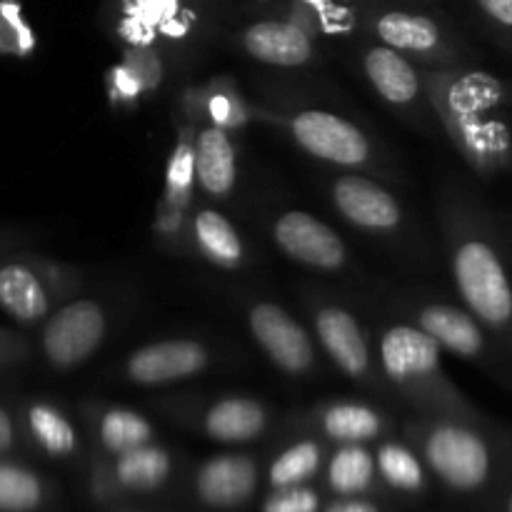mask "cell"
Wrapping results in <instances>:
<instances>
[{
	"label": "cell",
	"mask_w": 512,
	"mask_h": 512,
	"mask_svg": "<svg viewBox=\"0 0 512 512\" xmlns=\"http://www.w3.org/2000/svg\"><path fill=\"white\" fill-rule=\"evenodd\" d=\"M418 325L438 340L440 348L460 358H480L485 353V335L473 313L455 305L435 303L418 313Z\"/></svg>",
	"instance_id": "obj_14"
},
{
	"label": "cell",
	"mask_w": 512,
	"mask_h": 512,
	"mask_svg": "<svg viewBox=\"0 0 512 512\" xmlns=\"http://www.w3.org/2000/svg\"><path fill=\"white\" fill-rule=\"evenodd\" d=\"M495 83L488 78H465L448 88V105H445V118L455 140H460L470 155L490 158L498 150V143L490 133L493 125L485 123V110L495 103Z\"/></svg>",
	"instance_id": "obj_7"
},
{
	"label": "cell",
	"mask_w": 512,
	"mask_h": 512,
	"mask_svg": "<svg viewBox=\"0 0 512 512\" xmlns=\"http://www.w3.org/2000/svg\"><path fill=\"white\" fill-rule=\"evenodd\" d=\"M375 478V460L360 443H348L333 455L328 468V483L338 495H358L370 488Z\"/></svg>",
	"instance_id": "obj_23"
},
{
	"label": "cell",
	"mask_w": 512,
	"mask_h": 512,
	"mask_svg": "<svg viewBox=\"0 0 512 512\" xmlns=\"http://www.w3.org/2000/svg\"><path fill=\"white\" fill-rule=\"evenodd\" d=\"M210 115H213L215 125L225 130L238 125L240 108L233 98H228V95H213V98H210Z\"/></svg>",
	"instance_id": "obj_33"
},
{
	"label": "cell",
	"mask_w": 512,
	"mask_h": 512,
	"mask_svg": "<svg viewBox=\"0 0 512 512\" xmlns=\"http://www.w3.org/2000/svg\"><path fill=\"white\" fill-rule=\"evenodd\" d=\"M33 50V35L20 20L18 5L0 3V53L28 55Z\"/></svg>",
	"instance_id": "obj_31"
},
{
	"label": "cell",
	"mask_w": 512,
	"mask_h": 512,
	"mask_svg": "<svg viewBox=\"0 0 512 512\" xmlns=\"http://www.w3.org/2000/svg\"><path fill=\"white\" fill-rule=\"evenodd\" d=\"M160 75H163V68H160L158 55L138 48L125 55L123 65L115 70V85H118V93L133 98L145 90H153L160 83Z\"/></svg>",
	"instance_id": "obj_29"
},
{
	"label": "cell",
	"mask_w": 512,
	"mask_h": 512,
	"mask_svg": "<svg viewBox=\"0 0 512 512\" xmlns=\"http://www.w3.org/2000/svg\"><path fill=\"white\" fill-rule=\"evenodd\" d=\"M508 512H512V495H510V500H508Z\"/></svg>",
	"instance_id": "obj_37"
},
{
	"label": "cell",
	"mask_w": 512,
	"mask_h": 512,
	"mask_svg": "<svg viewBox=\"0 0 512 512\" xmlns=\"http://www.w3.org/2000/svg\"><path fill=\"white\" fill-rule=\"evenodd\" d=\"M250 58L278 68H298L313 58V40L300 25L288 20H258L243 33Z\"/></svg>",
	"instance_id": "obj_13"
},
{
	"label": "cell",
	"mask_w": 512,
	"mask_h": 512,
	"mask_svg": "<svg viewBox=\"0 0 512 512\" xmlns=\"http://www.w3.org/2000/svg\"><path fill=\"white\" fill-rule=\"evenodd\" d=\"M315 333L335 365L350 378H365L370 370V350L355 315L348 310L323 308L315 315Z\"/></svg>",
	"instance_id": "obj_12"
},
{
	"label": "cell",
	"mask_w": 512,
	"mask_h": 512,
	"mask_svg": "<svg viewBox=\"0 0 512 512\" xmlns=\"http://www.w3.org/2000/svg\"><path fill=\"white\" fill-rule=\"evenodd\" d=\"M323 430L328 438L338 443H365V440L378 438L383 430V420L373 408L360 403H338L325 410Z\"/></svg>",
	"instance_id": "obj_22"
},
{
	"label": "cell",
	"mask_w": 512,
	"mask_h": 512,
	"mask_svg": "<svg viewBox=\"0 0 512 512\" xmlns=\"http://www.w3.org/2000/svg\"><path fill=\"white\" fill-rule=\"evenodd\" d=\"M380 363L390 383L403 388L415 398L440 395V345L423 328L393 325L380 340Z\"/></svg>",
	"instance_id": "obj_2"
},
{
	"label": "cell",
	"mask_w": 512,
	"mask_h": 512,
	"mask_svg": "<svg viewBox=\"0 0 512 512\" xmlns=\"http://www.w3.org/2000/svg\"><path fill=\"white\" fill-rule=\"evenodd\" d=\"M320 468V445L313 440H300V443L290 445L285 453L270 465V485L275 490L295 488L303 485L305 480L313 478Z\"/></svg>",
	"instance_id": "obj_25"
},
{
	"label": "cell",
	"mask_w": 512,
	"mask_h": 512,
	"mask_svg": "<svg viewBox=\"0 0 512 512\" xmlns=\"http://www.w3.org/2000/svg\"><path fill=\"white\" fill-rule=\"evenodd\" d=\"M0 308L20 323H35L48 313V293L33 270L25 265L0 268Z\"/></svg>",
	"instance_id": "obj_19"
},
{
	"label": "cell",
	"mask_w": 512,
	"mask_h": 512,
	"mask_svg": "<svg viewBox=\"0 0 512 512\" xmlns=\"http://www.w3.org/2000/svg\"><path fill=\"white\" fill-rule=\"evenodd\" d=\"M290 130L295 143L313 158L345 168H358L370 158V143L363 130L335 113L303 110L290 120Z\"/></svg>",
	"instance_id": "obj_4"
},
{
	"label": "cell",
	"mask_w": 512,
	"mask_h": 512,
	"mask_svg": "<svg viewBox=\"0 0 512 512\" xmlns=\"http://www.w3.org/2000/svg\"><path fill=\"white\" fill-rule=\"evenodd\" d=\"M325 512H380V510L375 508L373 503H368V500L345 498V500H338V503L330 505Z\"/></svg>",
	"instance_id": "obj_35"
},
{
	"label": "cell",
	"mask_w": 512,
	"mask_h": 512,
	"mask_svg": "<svg viewBox=\"0 0 512 512\" xmlns=\"http://www.w3.org/2000/svg\"><path fill=\"white\" fill-rule=\"evenodd\" d=\"M170 455L158 445H140L118 455L115 478L128 490H155L168 480Z\"/></svg>",
	"instance_id": "obj_21"
},
{
	"label": "cell",
	"mask_w": 512,
	"mask_h": 512,
	"mask_svg": "<svg viewBox=\"0 0 512 512\" xmlns=\"http://www.w3.org/2000/svg\"><path fill=\"white\" fill-rule=\"evenodd\" d=\"M265 408L250 398L218 400L205 415V433L218 443H248L265 430Z\"/></svg>",
	"instance_id": "obj_18"
},
{
	"label": "cell",
	"mask_w": 512,
	"mask_h": 512,
	"mask_svg": "<svg viewBox=\"0 0 512 512\" xmlns=\"http://www.w3.org/2000/svg\"><path fill=\"white\" fill-rule=\"evenodd\" d=\"M258 468L245 455H218L210 458L195 478L198 498L210 508H235L255 493Z\"/></svg>",
	"instance_id": "obj_11"
},
{
	"label": "cell",
	"mask_w": 512,
	"mask_h": 512,
	"mask_svg": "<svg viewBox=\"0 0 512 512\" xmlns=\"http://www.w3.org/2000/svg\"><path fill=\"white\" fill-rule=\"evenodd\" d=\"M485 18L505 33H512V0H475Z\"/></svg>",
	"instance_id": "obj_34"
},
{
	"label": "cell",
	"mask_w": 512,
	"mask_h": 512,
	"mask_svg": "<svg viewBox=\"0 0 512 512\" xmlns=\"http://www.w3.org/2000/svg\"><path fill=\"white\" fill-rule=\"evenodd\" d=\"M453 278L470 313L488 328L512 330V285L498 250L470 235L453 248Z\"/></svg>",
	"instance_id": "obj_1"
},
{
	"label": "cell",
	"mask_w": 512,
	"mask_h": 512,
	"mask_svg": "<svg viewBox=\"0 0 512 512\" xmlns=\"http://www.w3.org/2000/svg\"><path fill=\"white\" fill-rule=\"evenodd\" d=\"M193 238L200 253L220 268H235L243 260V240L225 215L203 210L193 220Z\"/></svg>",
	"instance_id": "obj_20"
},
{
	"label": "cell",
	"mask_w": 512,
	"mask_h": 512,
	"mask_svg": "<svg viewBox=\"0 0 512 512\" xmlns=\"http://www.w3.org/2000/svg\"><path fill=\"white\" fill-rule=\"evenodd\" d=\"M208 363V350L195 340H160L135 350L128 358V378L138 385H165L198 375Z\"/></svg>",
	"instance_id": "obj_9"
},
{
	"label": "cell",
	"mask_w": 512,
	"mask_h": 512,
	"mask_svg": "<svg viewBox=\"0 0 512 512\" xmlns=\"http://www.w3.org/2000/svg\"><path fill=\"white\" fill-rule=\"evenodd\" d=\"M365 75L380 98L393 105H408L420 95L418 70L390 45H375L365 53Z\"/></svg>",
	"instance_id": "obj_16"
},
{
	"label": "cell",
	"mask_w": 512,
	"mask_h": 512,
	"mask_svg": "<svg viewBox=\"0 0 512 512\" xmlns=\"http://www.w3.org/2000/svg\"><path fill=\"white\" fill-rule=\"evenodd\" d=\"M425 460L445 485L460 493L478 490L490 478L488 445L465 425H435L425 438Z\"/></svg>",
	"instance_id": "obj_3"
},
{
	"label": "cell",
	"mask_w": 512,
	"mask_h": 512,
	"mask_svg": "<svg viewBox=\"0 0 512 512\" xmlns=\"http://www.w3.org/2000/svg\"><path fill=\"white\" fill-rule=\"evenodd\" d=\"M105 338V313L93 300H75L48 320L43 350L55 368L85 363Z\"/></svg>",
	"instance_id": "obj_5"
},
{
	"label": "cell",
	"mask_w": 512,
	"mask_h": 512,
	"mask_svg": "<svg viewBox=\"0 0 512 512\" xmlns=\"http://www.w3.org/2000/svg\"><path fill=\"white\" fill-rule=\"evenodd\" d=\"M378 470L393 488L398 490H420L425 483V473L420 460L410 453L405 445L385 443L378 450Z\"/></svg>",
	"instance_id": "obj_28"
},
{
	"label": "cell",
	"mask_w": 512,
	"mask_h": 512,
	"mask_svg": "<svg viewBox=\"0 0 512 512\" xmlns=\"http://www.w3.org/2000/svg\"><path fill=\"white\" fill-rule=\"evenodd\" d=\"M195 175L210 198H225L235 188L238 165L228 133L218 125L200 130L195 140Z\"/></svg>",
	"instance_id": "obj_15"
},
{
	"label": "cell",
	"mask_w": 512,
	"mask_h": 512,
	"mask_svg": "<svg viewBox=\"0 0 512 512\" xmlns=\"http://www.w3.org/2000/svg\"><path fill=\"white\" fill-rule=\"evenodd\" d=\"M373 30L383 45L400 53L430 55L443 45V28L433 18L408 10H388L373 20Z\"/></svg>",
	"instance_id": "obj_17"
},
{
	"label": "cell",
	"mask_w": 512,
	"mask_h": 512,
	"mask_svg": "<svg viewBox=\"0 0 512 512\" xmlns=\"http://www.w3.org/2000/svg\"><path fill=\"white\" fill-rule=\"evenodd\" d=\"M333 203L350 223L365 230H393L403 220L398 200L378 183L360 175L335 180Z\"/></svg>",
	"instance_id": "obj_10"
},
{
	"label": "cell",
	"mask_w": 512,
	"mask_h": 512,
	"mask_svg": "<svg viewBox=\"0 0 512 512\" xmlns=\"http://www.w3.org/2000/svg\"><path fill=\"white\" fill-rule=\"evenodd\" d=\"M100 440L115 455L148 445L153 440V428L140 413L125 408H113L100 420Z\"/></svg>",
	"instance_id": "obj_24"
},
{
	"label": "cell",
	"mask_w": 512,
	"mask_h": 512,
	"mask_svg": "<svg viewBox=\"0 0 512 512\" xmlns=\"http://www.w3.org/2000/svg\"><path fill=\"white\" fill-rule=\"evenodd\" d=\"M320 498L315 490L295 485V488H283L268 498L263 512H318Z\"/></svg>",
	"instance_id": "obj_32"
},
{
	"label": "cell",
	"mask_w": 512,
	"mask_h": 512,
	"mask_svg": "<svg viewBox=\"0 0 512 512\" xmlns=\"http://www.w3.org/2000/svg\"><path fill=\"white\" fill-rule=\"evenodd\" d=\"M275 243L288 258L318 270H338L345 263V245L330 225L303 210L280 215L273 228Z\"/></svg>",
	"instance_id": "obj_8"
},
{
	"label": "cell",
	"mask_w": 512,
	"mask_h": 512,
	"mask_svg": "<svg viewBox=\"0 0 512 512\" xmlns=\"http://www.w3.org/2000/svg\"><path fill=\"white\" fill-rule=\"evenodd\" d=\"M40 500L43 488L30 470L0 463V512H30Z\"/></svg>",
	"instance_id": "obj_26"
},
{
	"label": "cell",
	"mask_w": 512,
	"mask_h": 512,
	"mask_svg": "<svg viewBox=\"0 0 512 512\" xmlns=\"http://www.w3.org/2000/svg\"><path fill=\"white\" fill-rule=\"evenodd\" d=\"M30 430L35 440L48 450L50 455H68L75 450V430L63 413L50 405H33L28 413Z\"/></svg>",
	"instance_id": "obj_27"
},
{
	"label": "cell",
	"mask_w": 512,
	"mask_h": 512,
	"mask_svg": "<svg viewBox=\"0 0 512 512\" xmlns=\"http://www.w3.org/2000/svg\"><path fill=\"white\" fill-rule=\"evenodd\" d=\"M10 443H13V423H10L8 415L0 410V453L8 450Z\"/></svg>",
	"instance_id": "obj_36"
},
{
	"label": "cell",
	"mask_w": 512,
	"mask_h": 512,
	"mask_svg": "<svg viewBox=\"0 0 512 512\" xmlns=\"http://www.w3.org/2000/svg\"><path fill=\"white\" fill-rule=\"evenodd\" d=\"M195 180H198V175H195V145L183 140V143L173 150L168 163V178H165V185H168L170 203H188L190 195H193Z\"/></svg>",
	"instance_id": "obj_30"
},
{
	"label": "cell",
	"mask_w": 512,
	"mask_h": 512,
	"mask_svg": "<svg viewBox=\"0 0 512 512\" xmlns=\"http://www.w3.org/2000/svg\"><path fill=\"white\" fill-rule=\"evenodd\" d=\"M250 333L280 370L303 375L313 368L315 348L303 325L275 303L253 305L248 315Z\"/></svg>",
	"instance_id": "obj_6"
}]
</instances>
